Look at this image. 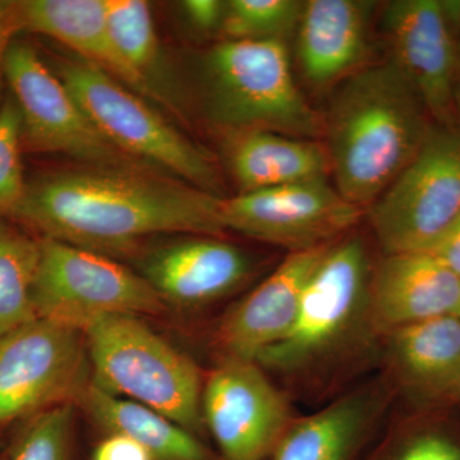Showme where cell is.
Listing matches in <instances>:
<instances>
[{
  "instance_id": "f1b7e54d",
  "label": "cell",
  "mask_w": 460,
  "mask_h": 460,
  "mask_svg": "<svg viewBox=\"0 0 460 460\" xmlns=\"http://www.w3.org/2000/svg\"><path fill=\"white\" fill-rule=\"evenodd\" d=\"M181 12L193 30L201 33L222 31L226 2L220 0H186Z\"/></svg>"
},
{
  "instance_id": "ac0fdd59",
  "label": "cell",
  "mask_w": 460,
  "mask_h": 460,
  "mask_svg": "<svg viewBox=\"0 0 460 460\" xmlns=\"http://www.w3.org/2000/svg\"><path fill=\"white\" fill-rule=\"evenodd\" d=\"M14 8L20 29L56 39L81 59L150 100L141 78L114 42L105 0H23L14 2Z\"/></svg>"
},
{
  "instance_id": "277c9868",
  "label": "cell",
  "mask_w": 460,
  "mask_h": 460,
  "mask_svg": "<svg viewBox=\"0 0 460 460\" xmlns=\"http://www.w3.org/2000/svg\"><path fill=\"white\" fill-rule=\"evenodd\" d=\"M84 332L96 386L146 405L192 434L198 431L204 381L187 354L132 314L102 317Z\"/></svg>"
},
{
  "instance_id": "30bf717a",
  "label": "cell",
  "mask_w": 460,
  "mask_h": 460,
  "mask_svg": "<svg viewBox=\"0 0 460 460\" xmlns=\"http://www.w3.org/2000/svg\"><path fill=\"white\" fill-rule=\"evenodd\" d=\"M326 178L238 193L223 199L226 230L288 248L292 252L328 246L361 217Z\"/></svg>"
},
{
  "instance_id": "484cf974",
  "label": "cell",
  "mask_w": 460,
  "mask_h": 460,
  "mask_svg": "<svg viewBox=\"0 0 460 460\" xmlns=\"http://www.w3.org/2000/svg\"><path fill=\"white\" fill-rule=\"evenodd\" d=\"M74 404L58 405L25 420L7 460H71Z\"/></svg>"
},
{
  "instance_id": "4fadbf2b",
  "label": "cell",
  "mask_w": 460,
  "mask_h": 460,
  "mask_svg": "<svg viewBox=\"0 0 460 460\" xmlns=\"http://www.w3.org/2000/svg\"><path fill=\"white\" fill-rule=\"evenodd\" d=\"M447 5L438 0H395L383 12L392 60L419 93L438 127L454 128L458 54Z\"/></svg>"
},
{
  "instance_id": "44dd1931",
  "label": "cell",
  "mask_w": 460,
  "mask_h": 460,
  "mask_svg": "<svg viewBox=\"0 0 460 460\" xmlns=\"http://www.w3.org/2000/svg\"><path fill=\"white\" fill-rule=\"evenodd\" d=\"M77 405L109 435L137 441L156 460H210L204 445L189 429L146 405L104 392L93 381Z\"/></svg>"
},
{
  "instance_id": "2e32d148",
  "label": "cell",
  "mask_w": 460,
  "mask_h": 460,
  "mask_svg": "<svg viewBox=\"0 0 460 460\" xmlns=\"http://www.w3.org/2000/svg\"><path fill=\"white\" fill-rule=\"evenodd\" d=\"M371 311L393 330L458 313L460 278L428 252L386 255L372 277Z\"/></svg>"
},
{
  "instance_id": "5b68a950",
  "label": "cell",
  "mask_w": 460,
  "mask_h": 460,
  "mask_svg": "<svg viewBox=\"0 0 460 460\" xmlns=\"http://www.w3.org/2000/svg\"><path fill=\"white\" fill-rule=\"evenodd\" d=\"M58 77L100 135L123 155L222 198V181L213 159L146 99L81 58L62 60Z\"/></svg>"
},
{
  "instance_id": "6da1fadb",
  "label": "cell",
  "mask_w": 460,
  "mask_h": 460,
  "mask_svg": "<svg viewBox=\"0 0 460 460\" xmlns=\"http://www.w3.org/2000/svg\"><path fill=\"white\" fill-rule=\"evenodd\" d=\"M222 201L132 165H84L26 183L13 217L42 238L113 259L163 233L222 237Z\"/></svg>"
},
{
  "instance_id": "836d02e7",
  "label": "cell",
  "mask_w": 460,
  "mask_h": 460,
  "mask_svg": "<svg viewBox=\"0 0 460 460\" xmlns=\"http://www.w3.org/2000/svg\"><path fill=\"white\" fill-rule=\"evenodd\" d=\"M458 68H459V71H460V51H459V56H458Z\"/></svg>"
},
{
  "instance_id": "3957f363",
  "label": "cell",
  "mask_w": 460,
  "mask_h": 460,
  "mask_svg": "<svg viewBox=\"0 0 460 460\" xmlns=\"http://www.w3.org/2000/svg\"><path fill=\"white\" fill-rule=\"evenodd\" d=\"M199 86L206 117L224 132L323 135V118L296 86L284 41L217 42L199 59Z\"/></svg>"
},
{
  "instance_id": "f546056e",
  "label": "cell",
  "mask_w": 460,
  "mask_h": 460,
  "mask_svg": "<svg viewBox=\"0 0 460 460\" xmlns=\"http://www.w3.org/2000/svg\"><path fill=\"white\" fill-rule=\"evenodd\" d=\"M93 460H156L146 447L127 436L111 434L93 450Z\"/></svg>"
},
{
  "instance_id": "9c48e42d",
  "label": "cell",
  "mask_w": 460,
  "mask_h": 460,
  "mask_svg": "<svg viewBox=\"0 0 460 460\" xmlns=\"http://www.w3.org/2000/svg\"><path fill=\"white\" fill-rule=\"evenodd\" d=\"M30 146L81 160L86 165H131L91 123L77 100L51 74L31 45L12 41L3 60Z\"/></svg>"
},
{
  "instance_id": "7402d4cb",
  "label": "cell",
  "mask_w": 460,
  "mask_h": 460,
  "mask_svg": "<svg viewBox=\"0 0 460 460\" xmlns=\"http://www.w3.org/2000/svg\"><path fill=\"white\" fill-rule=\"evenodd\" d=\"M108 22L118 49L141 78L148 98L181 111L178 78L154 23L153 12L144 0H105Z\"/></svg>"
},
{
  "instance_id": "603a6c76",
  "label": "cell",
  "mask_w": 460,
  "mask_h": 460,
  "mask_svg": "<svg viewBox=\"0 0 460 460\" xmlns=\"http://www.w3.org/2000/svg\"><path fill=\"white\" fill-rule=\"evenodd\" d=\"M366 407L344 399L288 426L272 460H347L365 426Z\"/></svg>"
},
{
  "instance_id": "7c38bea8",
  "label": "cell",
  "mask_w": 460,
  "mask_h": 460,
  "mask_svg": "<svg viewBox=\"0 0 460 460\" xmlns=\"http://www.w3.org/2000/svg\"><path fill=\"white\" fill-rule=\"evenodd\" d=\"M368 260L359 238L330 247L308 279L295 323L256 363L293 370L328 348L352 320L367 287Z\"/></svg>"
},
{
  "instance_id": "ba28073f",
  "label": "cell",
  "mask_w": 460,
  "mask_h": 460,
  "mask_svg": "<svg viewBox=\"0 0 460 460\" xmlns=\"http://www.w3.org/2000/svg\"><path fill=\"white\" fill-rule=\"evenodd\" d=\"M90 383L81 330L36 317L0 337V429L58 405H77Z\"/></svg>"
},
{
  "instance_id": "4316f807",
  "label": "cell",
  "mask_w": 460,
  "mask_h": 460,
  "mask_svg": "<svg viewBox=\"0 0 460 460\" xmlns=\"http://www.w3.org/2000/svg\"><path fill=\"white\" fill-rule=\"evenodd\" d=\"M22 120L13 98L0 107V219L13 215L26 189L21 163Z\"/></svg>"
},
{
  "instance_id": "83f0119b",
  "label": "cell",
  "mask_w": 460,
  "mask_h": 460,
  "mask_svg": "<svg viewBox=\"0 0 460 460\" xmlns=\"http://www.w3.org/2000/svg\"><path fill=\"white\" fill-rule=\"evenodd\" d=\"M396 460H460V440L440 429H428L414 436Z\"/></svg>"
},
{
  "instance_id": "5bb4252c",
  "label": "cell",
  "mask_w": 460,
  "mask_h": 460,
  "mask_svg": "<svg viewBox=\"0 0 460 460\" xmlns=\"http://www.w3.org/2000/svg\"><path fill=\"white\" fill-rule=\"evenodd\" d=\"M292 252L244 296L220 323L217 343L226 357L256 362L295 323L305 284L329 248Z\"/></svg>"
},
{
  "instance_id": "7a4b0ae2",
  "label": "cell",
  "mask_w": 460,
  "mask_h": 460,
  "mask_svg": "<svg viewBox=\"0 0 460 460\" xmlns=\"http://www.w3.org/2000/svg\"><path fill=\"white\" fill-rule=\"evenodd\" d=\"M429 118L392 59L341 81L323 120L338 192L361 208L371 205L420 153Z\"/></svg>"
},
{
  "instance_id": "4dcf8cb0",
  "label": "cell",
  "mask_w": 460,
  "mask_h": 460,
  "mask_svg": "<svg viewBox=\"0 0 460 460\" xmlns=\"http://www.w3.org/2000/svg\"><path fill=\"white\" fill-rule=\"evenodd\" d=\"M428 253L460 278V215L435 242L434 246L429 248Z\"/></svg>"
},
{
  "instance_id": "9a60e30c",
  "label": "cell",
  "mask_w": 460,
  "mask_h": 460,
  "mask_svg": "<svg viewBox=\"0 0 460 460\" xmlns=\"http://www.w3.org/2000/svg\"><path fill=\"white\" fill-rule=\"evenodd\" d=\"M251 271L246 253L223 239L199 235L151 251L141 275L164 304L195 307L226 296Z\"/></svg>"
},
{
  "instance_id": "d4e9b609",
  "label": "cell",
  "mask_w": 460,
  "mask_h": 460,
  "mask_svg": "<svg viewBox=\"0 0 460 460\" xmlns=\"http://www.w3.org/2000/svg\"><path fill=\"white\" fill-rule=\"evenodd\" d=\"M304 2L230 0L226 2L222 32L228 40L286 42L298 27Z\"/></svg>"
},
{
  "instance_id": "d6986e66",
  "label": "cell",
  "mask_w": 460,
  "mask_h": 460,
  "mask_svg": "<svg viewBox=\"0 0 460 460\" xmlns=\"http://www.w3.org/2000/svg\"><path fill=\"white\" fill-rule=\"evenodd\" d=\"M392 361L402 385L428 407L460 402V319L436 317L393 330Z\"/></svg>"
},
{
  "instance_id": "d6a6232c",
  "label": "cell",
  "mask_w": 460,
  "mask_h": 460,
  "mask_svg": "<svg viewBox=\"0 0 460 460\" xmlns=\"http://www.w3.org/2000/svg\"><path fill=\"white\" fill-rule=\"evenodd\" d=\"M456 316H458L460 319V301H459L458 313H456Z\"/></svg>"
},
{
  "instance_id": "e575fe53",
  "label": "cell",
  "mask_w": 460,
  "mask_h": 460,
  "mask_svg": "<svg viewBox=\"0 0 460 460\" xmlns=\"http://www.w3.org/2000/svg\"><path fill=\"white\" fill-rule=\"evenodd\" d=\"M0 460H7V458H0Z\"/></svg>"
},
{
  "instance_id": "1f68e13d",
  "label": "cell",
  "mask_w": 460,
  "mask_h": 460,
  "mask_svg": "<svg viewBox=\"0 0 460 460\" xmlns=\"http://www.w3.org/2000/svg\"><path fill=\"white\" fill-rule=\"evenodd\" d=\"M18 27L14 2H0V72H3V60L7 51L11 38Z\"/></svg>"
},
{
  "instance_id": "e0dca14e",
  "label": "cell",
  "mask_w": 460,
  "mask_h": 460,
  "mask_svg": "<svg viewBox=\"0 0 460 460\" xmlns=\"http://www.w3.org/2000/svg\"><path fill=\"white\" fill-rule=\"evenodd\" d=\"M372 3L304 2L296 27V54L305 80L314 87L344 81L367 59Z\"/></svg>"
},
{
  "instance_id": "cb8c5ba5",
  "label": "cell",
  "mask_w": 460,
  "mask_h": 460,
  "mask_svg": "<svg viewBox=\"0 0 460 460\" xmlns=\"http://www.w3.org/2000/svg\"><path fill=\"white\" fill-rule=\"evenodd\" d=\"M40 241L0 219V337L36 319L32 288Z\"/></svg>"
},
{
  "instance_id": "ffe728a7",
  "label": "cell",
  "mask_w": 460,
  "mask_h": 460,
  "mask_svg": "<svg viewBox=\"0 0 460 460\" xmlns=\"http://www.w3.org/2000/svg\"><path fill=\"white\" fill-rule=\"evenodd\" d=\"M224 156L239 193L326 178L328 153L317 142L268 131L224 132Z\"/></svg>"
},
{
  "instance_id": "52a82bcc",
  "label": "cell",
  "mask_w": 460,
  "mask_h": 460,
  "mask_svg": "<svg viewBox=\"0 0 460 460\" xmlns=\"http://www.w3.org/2000/svg\"><path fill=\"white\" fill-rule=\"evenodd\" d=\"M460 215V132L432 128L417 156L370 205L386 255L428 252Z\"/></svg>"
},
{
  "instance_id": "8992f818",
  "label": "cell",
  "mask_w": 460,
  "mask_h": 460,
  "mask_svg": "<svg viewBox=\"0 0 460 460\" xmlns=\"http://www.w3.org/2000/svg\"><path fill=\"white\" fill-rule=\"evenodd\" d=\"M36 317L84 332L102 317L162 314L166 305L141 274L100 255L42 238L32 288Z\"/></svg>"
},
{
  "instance_id": "8fae6325",
  "label": "cell",
  "mask_w": 460,
  "mask_h": 460,
  "mask_svg": "<svg viewBox=\"0 0 460 460\" xmlns=\"http://www.w3.org/2000/svg\"><path fill=\"white\" fill-rule=\"evenodd\" d=\"M205 420L226 460H263L287 431L289 408L256 362L226 357L206 377Z\"/></svg>"
}]
</instances>
